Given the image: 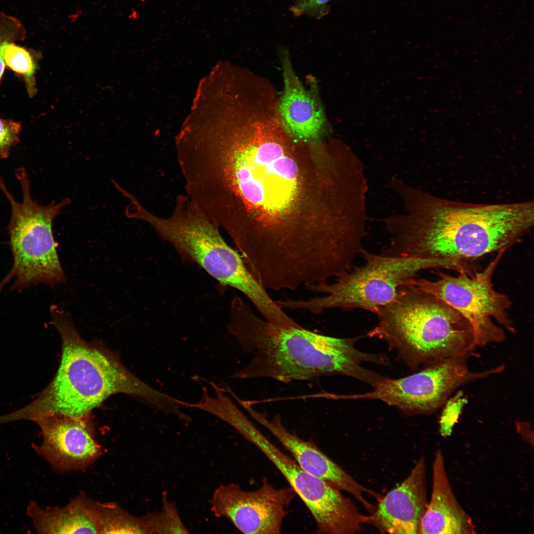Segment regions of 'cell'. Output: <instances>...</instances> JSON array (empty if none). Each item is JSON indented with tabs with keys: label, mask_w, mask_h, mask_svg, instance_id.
<instances>
[{
	"label": "cell",
	"mask_w": 534,
	"mask_h": 534,
	"mask_svg": "<svg viewBox=\"0 0 534 534\" xmlns=\"http://www.w3.org/2000/svg\"><path fill=\"white\" fill-rule=\"evenodd\" d=\"M101 534H151L145 516L129 514L115 502H98Z\"/></svg>",
	"instance_id": "d6986e66"
},
{
	"label": "cell",
	"mask_w": 534,
	"mask_h": 534,
	"mask_svg": "<svg viewBox=\"0 0 534 534\" xmlns=\"http://www.w3.org/2000/svg\"><path fill=\"white\" fill-rule=\"evenodd\" d=\"M470 356H456L434 362L404 377H383L373 386L371 391L347 395V399L379 400L407 414L431 413L458 387L500 372L497 366L481 372L471 371L467 363Z\"/></svg>",
	"instance_id": "8fae6325"
},
{
	"label": "cell",
	"mask_w": 534,
	"mask_h": 534,
	"mask_svg": "<svg viewBox=\"0 0 534 534\" xmlns=\"http://www.w3.org/2000/svg\"><path fill=\"white\" fill-rule=\"evenodd\" d=\"M139 218L182 257L197 264L222 285L242 293L263 318L278 313L276 302L251 273L239 252L226 243L220 229L186 194L178 195L168 217L143 209Z\"/></svg>",
	"instance_id": "8992f818"
},
{
	"label": "cell",
	"mask_w": 534,
	"mask_h": 534,
	"mask_svg": "<svg viewBox=\"0 0 534 534\" xmlns=\"http://www.w3.org/2000/svg\"><path fill=\"white\" fill-rule=\"evenodd\" d=\"M21 131L20 123L0 118V159L8 157L12 147L19 142Z\"/></svg>",
	"instance_id": "603a6c76"
},
{
	"label": "cell",
	"mask_w": 534,
	"mask_h": 534,
	"mask_svg": "<svg viewBox=\"0 0 534 534\" xmlns=\"http://www.w3.org/2000/svg\"><path fill=\"white\" fill-rule=\"evenodd\" d=\"M2 54L5 66L23 77L28 96L33 97L37 91L35 77L36 55L15 42L5 44Z\"/></svg>",
	"instance_id": "ffe728a7"
},
{
	"label": "cell",
	"mask_w": 534,
	"mask_h": 534,
	"mask_svg": "<svg viewBox=\"0 0 534 534\" xmlns=\"http://www.w3.org/2000/svg\"><path fill=\"white\" fill-rule=\"evenodd\" d=\"M361 254L364 261L362 266L353 267L332 283L305 287L324 295L306 299H285L281 301V307L305 310L314 314L334 308L359 309L376 313L380 308L396 299L401 288L412 284L419 272L454 267L450 262L437 259L392 256L366 250Z\"/></svg>",
	"instance_id": "52a82bcc"
},
{
	"label": "cell",
	"mask_w": 534,
	"mask_h": 534,
	"mask_svg": "<svg viewBox=\"0 0 534 534\" xmlns=\"http://www.w3.org/2000/svg\"><path fill=\"white\" fill-rule=\"evenodd\" d=\"M241 406L256 421L271 433L289 451L293 458L305 471L339 490L349 493L372 513L375 507L364 496L369 494L379 499L380 495L363 487L331 460L316 446L289 431L284 426L281 415L269 418L244 401Z\"/></svg>",
	"instance_id": "5bb4252c"
},
{
	"label": "cell",
	"mask_w": 534,
	"mask_h": 534,
	"mask_svg": "<svg viewBox=\"0 0 534 534\" xmlns=\"http://www.w3.org/2000/svg\"><path fill=\"white\" fill-rule=\"evenodd\" d=\"M15 176L22 189L21 202L15 199L0 176V190L11 207L8 231L13 257L12 268L0 282V292L11 282V290L20 291L39 283L53 285L65 280L56 251L52 222L70 200L65 198L60 203L40 205L32 198L30 180L25 168L17 169Z\"/></svg>",
	"instance_id": "ba28073f"
},
{
	"label": "cell",
	"mask_w": 534,
	"mask_h": 534,
	"mask_svg": "<svg viewBox=\"0 0 534 534\" xmlns=\"http://www.w3.org/2000/svg\"><path fill=\"white\" fill-rule=\"evenodd\" d=\"M238 432L259 448L284 477L311 512L317 534H352L363 531L366 516L339 490L303 470L249 419Z\"/></svg>",
	"instance_id": "30bf717a"
},
{
	"label": "cell",
	"mask_w": 534,
	"mask_h": 534,
	"mask_svg": "<svg viewBox=\"0 0 534 534\" xmlns=\"http://www.w3.org/2000/svg\"><path fill=\"white\" fill-rule=\"evenodd\" d=\"M517 431L523 439L533 446V431L531 424L527 422H518L516 423Z\"/></svg>",
	"instance_id": "484cf974"
},
{
	"label": "cell",
	"mask_w": 534,
	"mask_h": 534,
	"mask_svg": "<svg viewBox=\"0 0 534 534\" xmlns=\"http://www.w3.org/2000/svg\"><path fill=\"white\" fill-rule=\"evenodd\" d=\"M296 495L291 487L277 488L265 479L257 490L247 491L235 484L222 485L214 491L210 508L248 534L281 533L287 509Z\"/></svg>",
	"instance_id": "7c38bea8"
},
{
	"label": "cell",
	"mask_w": 534,
	"mask_h": 534,
	"mask_svg": "<svg viewBox=\"0 0 534 534\" xmlns=\"http://www.w3.org/2000/svg\"><path fill=\"white\" fill-rule=\"evenodd\" d=\"M368 335L386 341L409 365H428L470 354L478 346L473 327L458 311L414 284L376 313Z\"/></svg>",
	"instance_id": "5b68a950"
},
{
	"label": "cell",
	"mask_w": 534,
	"mask_h": 534,
	"mask_svg": "<svg viewBox=\"0 0 534 534\" xmlns=\"http://www.w3.org/2000/svg\"><path fill=\"white\" fill-rule=\"evenodd\" d=\"M161 509L145 516L151 534H188L174 502L169 501L166 492L162 495Z\"/></svg>",
	"instance_id": "44dd1931"
},
{
	"label": "cell",
	"mask_w": 534,
	"mask_h": 534,
	"mask_svg": "<svg viewBox=\"0 0 534 534\" xmlns=\"http://www.w3.org/2000/svg\"><path fill=\"white\" fill-rule=\"evenodd\" d=\"M26 31L21 22L15 17L0 13V81L6 67L2 49L9 42H17L24 40Z\"/></svg>",
	"instance_id": "7402d4cb"
},
{
	"label": "cell",
	"mask_w": 534,
	"mask_h": 534,
	"mask_svg": "<svg viewBox=\"0 0 534 534\" xmlns=\"http://www.w3.org/2000/svg\"><path fill=\"white\" fill-rule=\"evenodd\" d=\"M284 89L277 103L280 115L291 134L297 138L315 140L325 131L323 110L295 73L288 52L280 48Z\"/></svg>",
	"instance_id": "2e32d148"
},
{
	"label": "cell",
	"mask_w": 534,
	"mask_h": 534,
	"mask_svg": "<svg viewBox=\"0 0 534 534\" xmlns=\"http://www.w3.org/2000/svg\"><path fill=\"white\" fill-rule=\"evenodd\" d=\"M475 533L476 528L471 517L453 492L444 455L439 449L436 452L433 465L431 496L422 518L418 534Z\"/></svg>",
	"instance_id": "e0dca14e"
},
{
	"label": "cell",
	"mask_w": 534,
	"mask_h": 534,
	"mask_svg": "<svg viewBox=\"0 0 534 534\" xmlns=\"http://www.w3.org/2000/svg\"><path fill=\"white\" fill-rule=\"evenodd\" d=\"M463 400L458 396V399L454 398L446 404L440 421V432L443 437H447L451 434L463 405Z\"/></svg>",
	"instance_id": "d4e9b609"
},
{
	"label": "cell",
	"mask_w": 534,
	"mask_h": 534,
	"mask_svg": "<svg viewBox=\"0 0 534 534\" xmlns=\"http://www.w3.org/2000/svg\"><path fill=\"white\" fill-rule=\"evenodd\" d=\"M27 514L39 534H101L98 502L81 492L63 507L43 509L35 501L27 507Z\"/></svg>",
	"instance_id": "ac0fdd59"
},
{
	"label": "cell",
	"mask_w": 534,
	"mask_h": 534,
	"mask_svg": "<svg viewBox=\"0 0 534 534\" xmlns=\"http://www.w3.org/2000/svg\"><path fill=\"white\" fill-rule=\"evenodd\" d=\"M389 186L401 198L404 214L384 221L390 241L384 254L437 259L454 263L463 272L493 252H505L534 225L533 201L476 204L439 198L397 178Z\"/></svg>",
	"instance_id": "7a4b0ae2"
},
{
	"label": "cell",
	"mask_w": 534,
	"mask_h": 534,
	"mask_svg": "<svg viewBox=\"0 0 534 534\" xmlns=\"http://www.w3.org/2000/svg\"><path fill=\"white\" fill-rule=\"evenodd\" d=\"M227 329L252 357L229 378H268L288 383L324 376L343 375L367 383L374 372L361 365L373 356L359 351L356 339L339 338L308 330L300 325L282 327L258 316L241 299L232 304Z\"/></svg>",
	"instance_id": "3957f363"
},
{
	"label": "cell",
	"mask_w": 534,
	"mask_h": 534,
	"mask_svg": "<svg viewBox=\"0 0 534 534\" xmlns=\"http://www.w3.org/2000/svg\"><path fill=\"white\" fill-rule=\"evenodd\" d=\"M50 312L62 341L59 366L34 401L10 413L12 421L35 422L51 415L89 416L93 409L118 393L133 396L165 413L174 409V398L137 377L112 353L84 340L65 311L52 306Z\"/></svg>",
	"instance_id": "277c9868"
},
{
	"label": "cell",
	"mask_w": 534,
	"mask_h": 534,
	"mask_svg": "<svg viewBox=\"0 0 534 534\" xmlns=\"http://www.w3.org/2000/svg\"><path fill=\"white\" fill-rule=\"evenodd\" d=\"M243 127L216 133L178 158L185 193L220 228L238 224L246 209L281 211L296 192L298 169L278 135L277 112L256 109Z\"/></svg>",
	"instance_id": "6da1fadb"
},
{
	"label": "cell",
	"mask_w": 534,
	"mask_h": 534,
	"mask_svg": "<svg viewBox=\"0 0 534 534\" xmlns=\"http://www.w3.org/2000/svg\"><path fill=\"white\" fill-rule=\"evenodd\" d=\"M35 422L41 429L43 440L40 445L32 444V446L59 471L85 469L102 455L90 416L51 415Z\"/></svg>",
	"instance_id": "4fadbf2b"
},
{
	"label": "cell",
	"mask_w": 534,
	"mask_h": 534,
	"mask_svg": "<svg viewBox=\"0 0 534 534\" xmlns=\"http://www.w3.org/2000/svg\"><path fill=\"white\" fill-rule=\"evenodd\" d=\"M332 0H294L290 11L296 17L306 16L320 19L328 14Z\"/></svg>",
	"instance_id": "cb8c5ba5"
},
{
	"label": "cell",
	"mask_w": 534,
	"mask_h": 534,
	"mask_svg": "<svg viewBox=\"0 0 534 534\" xmlns=\"http://www.w3.org/2000/svg\"><path fill=\"white\" fill-rule=\"evenodd\" d=\"M504 251L498 254L481 271L472 275L460 273L454 276L438 272L439 278H415L413 284L419 289L445 301L458 311L473 328L478 347L498 343L506 339L505 332L493 319L508 331L515 328L508 313L509 298L493 287L492 275Z\"/></svg>",
	"instance_id": "9c48e42d"
},
{
	"label": "cell",
	"mask_w": 534,
	"mask_h": 534,
	"mask_svg": "<svg viewBox=\"0 0 534 534\" xmlns=\"http://www.w3.org/2000/svg\"><path fill=\"white\" fill-rule=\"evenodd\" d=\"M428 500L425 459L421 457L409 475L381 498L368 523L381 533L418 534Z\"/></svg>",
	"instance_id": "9a60e30c"
}]
</instances>
